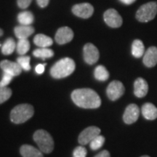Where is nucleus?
<instances>
[{"mask_svg": "<svg viewBox=\"0 0 157 157\" xmlns=\"http://www.w3.org/2000/svg\"><path fill=\"white\" fill-rule=\"evenodd\" d=\"M50 0H36V2L40 7H45L48 5Z\"/></svg>", "mask_w": 157, "mask_h": 157, "instance_id": "obj_33", "label": "nucleus"}, {"mask_svg": "<svg viewBox=\"0 0 157 157\" xmlns=\"http://www.w3.org/2000/svg\"><path fill=\"white\" fill-rule=\"evenodd\" d=\"M136 0H120L121 2H122L123 4L127 5H132V3H134Z\"/></svg>", "mask_w": 157, "mask_h": 157, "instance_id": "obj_35", "label": "nucleus"}, {"mask_svg": "<svg viewBox=\"0 0 157 157\" xmlns=\"http://www.w3.org/2000/svg\"><path fill=\"white\" fill-rule=\"evenodd\" d=\"M75 70V63L71 58H65L56 63L50 69V74L55 78H62L71 75Z\"/></svg>", "mask_w": 157, "mask_h": 157, "instance_id": "obj_2", "label": "nucleus"}, {"mask_svg": "<svg viewBox=\"0 0 157 157\" xmlns=\"http://www.w3.org/2000/svg\"><path fill=\"white\" fill-rule=\"evenodd\" d=\"M95 157H110V154L108 151L104 150L98 154Z\"/></svg>", "mask_w": 157, "mask_h": 157, "instance_id": "obj_34", "label": "nucleus"}, {"mask_svg": "<svg viewBox=\"0 0 157 157\" xmlns=\"http://www.w3.org/2000/svg\"><path fill=\"white\" fill-rule=\"evenodd\" d=\"M101 133V129L97 127H89L81 132L78 136V143L84 146L91 142Z\"/></svg>", "mask_w": 157, "mask_h": 157, "instance_id": "obj_9", "label": "nucleus"}, {"mask_svg": "<svg viewBox=\"0 0 157 157\" xmlns=\"http://www.w3.org/2000/svg\"><path fill=\"white\" fill-rule=\"evenodd\" d=\"M142 113L145 119L154 120L157 118V108L153 103H146L142 106Z\"/></svg>", "mask_w": 157, "mask_h": 157, "instance_id": "obj_17", "label": "nucleus"}, {"mask_svg": "<svg viewBox=\"0 0 157 157\" xmlns=\"http://www.w3.org/2000/svg\"><path fill=\"white\" fill-rule=\"evenodd\" d=\"M87 150L83 146H78L74 149L73 152V157H86Z\"/></svg>", "mask_w": 157, "mask_h": 157, "instance_id": "obj_30", "label": "nucleus"}, {"mask_svg": "<svg viewBox=\"0 0 157 157\" xmlns=\"http://www.w3.org/2000/svg\"><path fill=\"white\" fill-rule=\"evenodd\" d=\"M20 152L23 157H44L40 150L30 145H23L20 149Z\"/></svg>", "mask_w": 157, "mask_h": 157, "instance_id": "obj_18", "label": "nucleus"}, {"mask_svg": "<svg viewBox=\"0 0 157 157\" xmlns=\"http://www.w3.org/2000/svg\"><path fill=\"white\" fill-rule=\"evenodd\" d=\"M12 95V90L10 88L0 87V104L7 101Z\"/></svg>", "mask_w": 157, "mask_h": 157, "instance_id": "obj_28", "label": "nucleus"}, {"mask_svg": "<svg viewBox=\"0 0 157 157\" xmlns=\"http://www.w3.org/2000/svg\"><path fill=\"white\" fill-rule=\"evenodd\" d=\"M34 42L36 46H39V48H46L51 46L53 43L52 39L46 35L39 34L35 36L34 39Z\"/></svg>", "mask_w": 157, "mask_h": 157, "instance_id": "obj_19", "label": "nucleus"}, {"mask_svg": "<svg viewBox=\"0 0 157 157\" xmlns=\"http://www.w3.org/2000/svg\"><path fill=\"white\" fill-rule=\"evenodd\" d=\"M148 91V83L144 78H137L134 83V94L137 98H143Z\"/></svg>", "mask_w": 157, "mask_h": 157, "instance_id": "obj_15", "label": "nucleus"}, {"mask_svg": "<svg viewBox=\"0 0 157 157\" xmlns=\"http://www.w3.org/2000/svg\"><path fill=\"white\" fill-rule=\"evenodd\" d=\"M140 157H150V156H147V155H145V156H140Z\"/></svg>", "mask_w": 157, "mask_h": 157, "instance_id": "obj_37", "label": "nucleus"}, {"mask_svg": "<svg viewBox=\"0 0 157 157\" xmlns=\"http://www.w3.org/2000/svg\"><path fill=\"white\" fill-rule=\"evenodd\" d=\"M56 41L59 44H64L70 42L74 38V32L69 27H61L57 31Z\"/></svg>", "mask_w": 157, "mask_h": 157, "instance_id": "obj_12", "label": "nucleus"}, {"mask_svg": "<svg viewBox=\"0 0 157 157\" xmlns=\"http://www.w3.org/2000/svg\"><path fill=\"white\" fill-rule=\"evenodd\" d=\"M72 12L76 16L82 18H89L93 14L94 8L93 5L89 3L78 4L74 6Z\"/></svg>", "mask_w": 157, "mask_h": 157, "instance_id": "obj_10", "label": "nucleus"}, {"mask_svg": "<svg viewBox=\"0 0 157 157\" xmlns=\"http://www.w3.org/2000/svg\"><path fill=\"white\" fill-rule=\"evenodd\" d=\"M104 143H105V137L99 135L90 143V148L93 151L98 150L103 146Z\"/></svg>", "mask_w": 157, "mask_h": 157, "instance_id": "obj_26", "label": "nucleus"}, {"mask_svg": "<svg viewBox=\"0 0 157 157\" xmlns=\"http://www.w3.org/2000/svg\"><path fill=\"white\" fill-rule=\"evenodd\" d=\"M34 15L30 11H23L17 15V21L21 25H30L34 22Z\"/></svg>", "mask_w": 157, "mask_h": 157, "instance_id": "obj_21", "label": "nucleus"}, {"mask_svg": "<svg viewBox=\"0 0 157 157\" xmlns=\"http://www.w3.org/2000/svg\"><path fill=\"white\" fill-rule=\"evenodd\" d=\"M94 76L98 81L104 82L106 81L109 78V73L105 67L101 65V66H98L95 68V71H94Z\"/></svg>", "mask_w": 157, "mask_h": 157, "instance_id": "obj_22", "label": "nucleus"}, {"mask_svg": "<svg viewBox=\"0 0 157 157\" xmlns=\"http://www.w3.org/2000/svg\"><path fill=\"white\" fill-rule=\"evenodd\" d=\"M30 59L29 56H21L17 58V63L21 66L23 70L28 71L31 69Z\"/></svg>", "mask_w": 157, "mask_h": 157, "instance_id": "obj_27", "label": "nucleus"}, {"mask_svg": "<svg viewBox=\"0 0 157 157\" xmlns=\"http://www.w3.org/2000/svg\"><path fill=\"white\" fill-rule=\"evenodd\" d=\"M2 34H3V31L0 29V36H2Z\"/></svg>", "mask_w": 157, "mask_h": 157, "instance_id": "obj_36", "label": "nucleus"}, {"mask_svg": "<svg viewBox=\"0 0 157 157\" xmlns=\"http://www.w3.org/2000/svg\"><path fill=\"white\" fill-rule=\"evenodd\" d=\"M143 63L148 68L155 66L157 63V48H149L143 56Z\"/></svg>", "mask_w": 157, "mask_h": 157, "instance_id": "obj_14", "label": "nucleus"}, {"mask_svg": "<svg viewBox=\"0 0 157 157\" xmlns=\"http://www.w3.org/2000/svg\"><path fill=\"white\" fill-rule=\"evenodd\" d=\"M157 14V2H151L141 6L136 13L137 21L142 23H147L151 21Z\"/></svg>", "mask_w": 157, "mask_h": 157, "instance_id": "obj_5", "label": "nucleus"}, {"mask_svg": "<svg viewBox=\"0 0 157 157\" xmlns=\"http://www.w3.org/2000/svg\"><path fill=\"white\" fill-rule=\"evenodd\" d=\"M145 52V47L143 42L140 39H136L132 43V54L136 58H141Z\"/></svg>", "mask_w": 157, "mask_h": 157, "instance_id": "obj_20", "label": "nucleus"}, {"mask_svg": "<svg viewBox=\"0 0 157 157\" xmlns=\"http://www.w3.org/2000/svg\"><path fill=\"white\" fill-rule=\"evenodd\" d=\"M46 64H38L36 66V68H35V71L38 74H42L43 72L44 71V67Z\"/></svg>", "mask_w": 157, "mask_h": 157, "instance_id": "obj_32", "label": "nucleus"}, {"mask_svg": "<svg viewBox=\"0 0 157 157\" xmlns=\"http://www.w3.org/2000/svg\"><path fill=\"white\" fill-rule=\"evenodd\" d=\"M83 55L84 61L87 64H95L99 60V51L95 45L91 44V43H88V44L84 45Z\"/></svg>", "mask_w": 157, "mask_h": 157, "instance_id": "obj_8", "label": "nucleus"}, {"mask_svg": "<svg viewBox=\"0 0 157 157\" xmlns=\"http://www.w3.org/2000/svg\"><path fill=\"white\" fill-rule=\"evenodd\" d=\"M0 67L4 72L10 74L13 76L20 75L22 71V68L17 63L10 61L8 60H4L0 62Z\"/></svg>", "mask_w": 157, "mask_h": 157, "instance_id": "obj_13", "label": "nucleus"}, {"mask_svg": "<svg viewBox=\"0 0 157 157\" xmlns=\"http://www.w3.org/2000/svg\"><path fill=\"white\" fill-rule=\"evenodd\" d=\"M14 32L17 38L19 39H25L34 34V28L31 25H21L15 27Z\"/></svg>", "mask_w": 157, "mask_h": 157, "instance_id": "obj_16", "label": "nucleus"}, {"mask_svg": "<svg viewBox=\"0 0 157 157\" xmlns=\"http://www.w3.org/2000/svg\"><path fill=\"white\" fill-rule=\"evenodd\" d=\"M30 49V43L27 39H19L16 45L17 52L21 56H23Z\"/></svg>", "mask_w": 157, "mask_h": 157, "instance_id": "obj_25", "label": "nucleus"}, {"mask_svg": "<svg viewBox=\"0 0 157 157\" xmlns=\"http://www.w3.org/2000/svg\"><path fill=\"white\" fill-rule=\"evenodd\" d=\"M71 99L77 106L83 109H98L101 105L100 96L95 91L89 88L74 90L71 93Z\"/></svg>", "mask_w": 157, "mask_h": 157, "instance_id": "obj_1", "label": "nucleus"}, {"mask_svg": "<svg viewBox=\"0 0 157 157\" xmlns=\"http://www.w3.org/2000/svg\"><path fill=\"white\" fill-rule=\"evenodd\" d=\"M31 2H32V0H17V5L21 9L27 8L30 5Z\"/></svg>", "mask_w": 157, "mask_h": 157, "instance_id": "obj_31", "label": "nucleus"}, {"mask_svg": "<svg viewBox=\"0 0 157 157\" xmlns=\"http://www.w3.org/2000/svg\"><path fill=\"white\" fill-rule=\"evenodd\" d=\"M13 77H14V76L10 75V74H7V73H6V72H4L2 78V80L0 81V87H7V86L10 83Z\"/></svg>", "mask_w": 157, "mask_h": 157, "instance_id": "obj_29", "label": "nucleus"}, {"mask_svg": "<svg viewBox=\"0 0 157 157\" xmlns=\"http://www.w3.org/2000/svg\"><path fill=\"white\" fill-rule=\"evenodd\" d=\"M124 84L121 82L115 80L111 82L108 86L106 90L107 96L111 101H117L124 95Z\"/></svg>", "mask_w": 157, "mask_h": 157, "instance_id": "obj_6", "label": "nucleus"}, {"mask_svg": "<svg viewBox=\"0 0 157 157\" xmlns=\"http://www.w3.org/2000/svg\"><path fill=\"white\" fill-rule=\"evenodd\" d=\"M140 114L139 108L136 104H130L125 109L123 115V120L127 124L135 123Z\"/></svg>", "mask_w": 157, "mask_h": 157, "instance_id": "obj_11", "label": "nucleus"}, {"mask_svg": "<svg viewBox=\"0 0 157 157\" xmlns=\"http://www.w3.org/2000/svg\"><path fill=\"white\" fill-rule=\"evenodd\" d=\"M34 140L42 153L50 154L53 151V139L50 134L44 129H39L34 132Z\"/></svg>", "mask_w": 157, "mask_h": 157, "instance_id": "obj_4", "label": "nucleus"}, {"mask_svg": "<svg viewBox=\"0 0 157 157\" xmlns=\"http://www.w3.org/2000/svg\"><path fill=\"white\" fill-rule=\"evenodd\" d=\"M104 21L111 28H119L122 25V17L114 9H109L103 15Z\"/></svg>", "mask_w": 157, "mask_h": 157, "instance_id": "obj_7", "label": "nucleus"}, {"mask_svg": "<svg viewBox=\"0 0 157 157\" xmlns=\"http://www.w3.org/2000/svg\"><path fill=\"white\" fill-rule=\"evenodd\" d=\"M33 55L36 57V58H39L44 60L46 58H52L54 56V52L53 50H51V49L48 48H39L35 50L33 52Z\"/></svg>", "mask_w": 157, "mask_h": 157, "instance_id": "obj_24", "label": "nucleus"}, {"mask_svg": "<svg viewBox=\"0 0 157 157\" xmlns=\"http://www.w3.org/2000/svg\"><path fill=\"white\" fill-rule=\"evenodd\" d=\"M16 48V44L13 38H8L2 46V52L5 56H9L14 52Z\"/></svg>", "mask_w": 157, "mask_h": 157, "instance_id": "obj_23", "label": "nucleus"}, {"mask_svg": "<svg viewBox=\"0 0 157 157\" xmlns=\"http://www.w3.org/2000/svg\"><path fill=\"white\" fill-rule=\"evenodd\" d=\"M34 108L30 104H20L11 111L10 119L15 124L24 123L33 117Z\"/></svg>", "mask_w": 157, "mask_h": 157, "instance_id": "obj_3", "label": "nucleus"}]
</instances>
